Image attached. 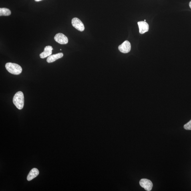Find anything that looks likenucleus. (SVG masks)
Returning <instances> with one entry per match:
<instances>
[{
  "label": "nucleus",
  "instance_id": "nucleus-3",
  "mask_svg": "<svg viewBox=\"0 0 191 191\" xmlns=\"http://www.w3.org/2000/svg\"><path fill=\"white\" fill-rule=\"evenodd\" d=\"M140 184L142 188L147 191L152 190L153 186V183L148 179L143 178L141 179L140 181Z\"/></svg>",
  "mask_w": 191,
  "mask_h": 191
},
{
  "label": "nucleus",
  "instance_id": "nucleus-6",
  "mask_svg": "<svg viewBox=\"0 0 191 191\" xmlns=\"http://www.w3.org/2000/svg\"><path fill=\"white\" fill-rule=\"evenodd\" d=\"M118 49L121 52L123 53H129L131 49V45L130 42L127 41H125L122 44L119 46Z\"/></svg>",
  "mask_w": 191,
  "mask_h": 191
},
{
  "label": "nucleus",
  "instance_id": "nucleus-7",
  "mask_svg": "<svg viewBox=\"0 0 191 191\" xmlns=\"http://www.w3.org/2000/svg\"><path fill=\"white\" fill-rule=\"evenodd\" d=\"M138 24L139 28V32L141 34H143L148 31L149 25L146 22L139 21L138 23Z\"/></svg>",
  "mask_w": 191,
  "mask_h": 191
},
{
  "label": "nucleus",
  "instance_id": "nucleus-2",
  "mask_svg": "<svg viewBox=\"0 0 191 191\" xmlns=\"http://www.w3.org/2000/svg\"><path fill=\"white\" fill-rule=\"evenodd\" d=\"M5 67L8 71L12 74L19 75L22 72V68L17 64L8 62L6 64Z\"/></svg>",
  "mask_w": 191,
  "mask_h": 191
},
{
  "label": "nucleus",
  "instance_id": "nucleus-10",
  "mask_svg": "<svg viewBox=\"0 0 191 191\" xmlns=\"http://www.w3.org/2000/svg\"><path fill=\"white\" fill-rule=\"evenodd\" d=\"M39 174V171L36 168H33L29 172L27 177V180L28 181H31L38 176Z\"/></svg>",
  "mask_w": 191,
  "mask_h": 191
},
{
  "label": "nucleus",
  "instance_id": "nucleus-8",
  "mask_svg": "<svg viewBox=\"0 0 191 191\" xmlns=\"http://www.w3.org/2000/svg\"><path fill=\"white\" fill-rule=\"evenodd\" d=\"M53 50V48L51 46H47L45 47L43 52L40 54V57L41 59H44L49 57L52 53Z\"/></svg>",
  "mask_w": 191,
  "mask_h": 191
},
{
  "label": "nucleus",
  "instance_id": "nucleus-1",
  "mask_svg": "<svg viewBox=\"0 0 191 191\" xmlns=\"http://www.w3.org/2000/svg\"><path fill=\"white\" fill-rule=\"evenodd\" d=\"M13 102L19 110L23 109L24 105V96L22 92L19 91L15 93L13 97Z\"/></svg>",
  "mask_w": 191,
  "mask_h": 191
},
{
  "label": "nucleus",
  "instance_id": "nucleus-11",
  "mask_svg": "<svg viewBox=\"0 0 191 191\" xmlns=\"http://www.w3.org/2000/svg\"><path fill=\"white\" fill-rule=\"evenodd\" d=\"M11 12L10 10L6 8H0V16H8L11 15Z\"/></svg>",
  "mask_w": 191,
  "mask_h": 191
},
{
  "label": "nucleus",
  "instance_id": "nucleus-15",
  "mask_svg": "<svg viewBox=\"0 0 191 191\" xmlns=\"http://www.w3.org/2000/svg\"><path fill=\"white\" fill-rule=\"evenodd\" d=\"M146 21V20H144V21Z\"/></svg>",
  "mask_w": 191,
  "mask_h": 191
},
{
  "label": "nucleus",
  "instance_id": "nucleus-5",
  "mask_svg": "<svg viewBox=\"0 0 191 191\" xmlns=\"http://www.w3.org/2000/svg\"><path fill=\"white\" fill-rule=\"evenodd\" d=\"M55 41L61 44H66L68 43V39L66 36L62 33H58L55 35Z\"/></svg>",
  "mask_w": 191,
  "mask_h": 191
},
{
  "label": "nucleus",
  "instance_id": "nucleus-14",
  "mask_svg": "<svg viewBox=\"0 0 191 191\" xmlns=\"http://www.w3.org/2000/svg\"><path fill=\"white\" fill-rule=\"evenodd\" d=\"M189 5L191 9V1L190 2L189 4Z\"/></svg>",
  "mask_w": 191,
  "mask_h": 191
},
{
  "label": "nucleus",
  "instance_id": "nucleus-13",
  "mask_svg": "<svg viewBox=\"0 0 191 191\" xmlns=\"http://www.w3.org/2000/svg\"><path fill=\"white\" fill-rule=\"evenodd\" d=\"M41 1H42V0H35V2H39Z\"/></svg>",
  "mask_w": 191,
  "mask_h": 191
},
{
  "label": "nucleus",
  "instance_id": "nucleus-4",
  "mask_svg": "<svg viewBox=\"0 0 191 191\" xmlns=\"http://www.w3.org/2000/svg\"><path fill=\"white\" fill-rule=\"evenodd\" d=\"M71 24L75 29L80 31L82 32L84 30L85 27L83 23L80 20L77 18H74L71 20Z\"/></svg>",
  "mask_w": 191,
  "mask_h": 191
},
{
  "label": "nucleus",
  "instance_id": "nucleus-12",
  "mask_svg": "<svg viewBox=\"0 0 191 191\" xmlns=\"http://www.w3.org/2000/svg\"><path fill=\"white\" fill-rule=\"evenodd\" d=\"M184 128L186 130H191V120L186 124L184 125Z\"/></svg>",
  "mask_w": 191,
  "mask_h": 191
},
{
  "label": "nucleus",
  "instance_id": "nucleus-9",
  "mask_svg": "<svg viewBox=\"0 0 191 191\" xmlns=\"http://www.w3.org/2000/svg\"><path fill=\"white\" fill-rule=\"evenodd\" d=\"M63 56V54L62 53H59L57 54L51 55L47 57V61L49 63L53 62L57 59L61 58Z\"/></svg>",
  "mask_w": 191,
  "mask_h": 191
}]
</instances>
